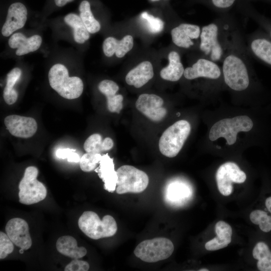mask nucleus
Instances as JSON below:
<instances>
[{
    "label": "nucleus",
    "instance_id": "1",
    "mask_svg": "<svg viewBox=\"0 0 271 271\" xmlns=\"http://www.w3.org/2000/svg\"><path fill=\"white\" fill-rule=\"evenodd\" d=\"M240 30L236 19L229 12L219 14L201 28L198 46L200 54L221 63Z\"/></svg>",
    "mask_w": 271,
    "mask_h": 271
},
{
    "label": "nucleus",
    "instance_id": "2",
    "mask_svg": "<svg viewBox=\"0 0 271 271\" xmlns=\"http://www.w3.org/2000/svg\"><path fill=\"white\" fill-rule=\"evenodd\" d=\"M251 58L240 30L221 63L224 82L232 90L240 92L249 88L252 71Z\"/></svg>",
    "mask_w": 271,
    "mask_h": 271
},
{
    "label": "nucleus",
    "instance_id": "3",
    "mask_svg": "<svg viewBox=\"0 0 271 271\" xmlns=\"http://www.w3.org/2000/svg\"><path fill=\"white\" fill-rule=\"evenodd\" d=\"M48 79L50 86L64 98H77L83 92L82 80L77 76L69 77L67 69L61 64H56L50 68Z\"/></svg>",
    "mask_w": 271,
    "mask_h": 271
},
{
    "label": "nucleus",
    "instance_id": "4",
    "mask_svg": "<svg viewBox=\"0 0 271 271\" xmlns=\"http://www.w3.org/2000/svg\"><path fill=\"white\" fill-rule=\"evenodd\" d=\"M80 230L88 237L97 240L114 235L117 230L116 222L109 215H105L100 220L94 212H84L78 221Z\"/></svg>",
    "mask_w": 271,
    "mask_h": 271
},
{
    "label": "nucleus",
    "instance_id": "5",
    "mask_svg": "<svg viewBox=\"0 0 271 271\" xmlns=\"http://www.w3.org/2000/svg\"><path fill=\"white\" fill-rule=\"evenodd\" d=\"M253 126L252 120L247 115L222 119L212 126L209 138L211 141H214L220 138H224L228 145H232L236 142L239 132L250 131Z\"/></svg>",
    "mask_w": 271,
    "mask_h": 271
},
{
    "label": "nucleus",
    "instance_id": "6",
    "mask_svg": "<svg viewBox=\"0 0 271 271\" xmlns=\"http://www.w3.org/2000/svg\"><path fill=\"white\" fill-rule=\"evenodd\" d=\"M191 131L188 121L180 120L167 128L162 134L159 142L160 152L164 156L173 158L182 148Z\"/></svg>",
    "mask_w": 271,
    "mask_h": 271
},
{
    "label": "nucleus",
    "instance_id": "7",
    "mask_svg": "<svg viewBox=\"0 0 271 271\" xmlns=\"http://www.w3.org/2000/svg\"><path fill=\"white\" fill-rule=\"evenodd\" d=\"M38 170L34 166L27 167L19 185V202L26 205L35 204L43 200L47 196L45 185L37 179Z\"/></svg>",
    "mask_w": 271,
    "mask_h": 271
},
{
    "label": "nucleus",
    "instance_id": "8",
    "mask_svg": "<svg viewBox=\"0 0 271 271\" xmlns=\"http://www.w3.org/2000/svg\"><path fill=\"white\" fill-rule=\"evenodd\" d=\"M116 172L118 179L115 191L118 194L141 193L148 186L149 180L147 174L133 166H122Z\"/></svg>",
    "mask_w": 271,
    "mask_h": 271
},
{
    "label": "nucleus",
    "instance_id": "9",
    "mask_svg": "<svg viewBox=\"0 0 271 271\" xmlns=\"http://www.w3.org/2000/svg\"><path fill=\"white\" fill-rule=\"evenodd\" d=\"M174 249L173 243L170 239L157 237L141 242L134 249V254L144 261L155 262L168 258Z\"/></svg>",
    "mask_w": 271,
    "mask_h": 271
},
{
    "label": "nucleus",
    "instance_id": "10",
    "mask_svg": "<svg viewBox=\"0 0 271 271\" xmlns=\"http://www.w3.org/2000/svg\"><path fill=\"white\" fill-rule=\"evenodd\" d=\"M246 179L245 173L233 162H227L221 165L216 174L218 190L222 195L225 196H229L232 192V183H242Z\"/></svg>",
    "mask_w": 271,
    "mask_h": 271
},
{
    "label": "nucleus",
    "instance_id": "11",
    "mask_svg": "<svg viewBox=\"0 0 271 271\" xmlns=\"http://www.w3.org/2000/svg\"><path fill=\"white\" fill-rule=\"evenodd\" d=\"M201 27L197 25L183 23L171 31L173 43L179 48L189 49L197 44L199 46Z\"/></svg>",
    "mask_w": 271,
    "mask_h": 271
},
{
    "label": "nucleus",
    "instance_id": "12",
    "mask_svg": "<svg viewBox=\"0 0 271 271\" xmlns=\"http://www.w3.org/2000/svg\"><path fill=\"white\" fill-rule=\"evenodd\" d=\"M163 99L156 94H141L136 102L137 109L150 120L158 122L167 114V110L163 107Z\"/></svg>",
    "mask_w": 271,
    "mask_h": 271
},
{
    "label": "nucleus",
    "instance_id": "13",
    "mask_svg": "<svg viewBox=\"0 0 271 271\" xmlns=\"http://www.w3.org/2000/svg\"><path fill=\"white\" fill-rule=\"evenodd\" d=\"M4 123L11 134L22 138L32 137L38 128L34 118L18 115L7 116L4 119Z\"/></svg>",
    "mask_w": 271,
    "mask_h": 271
},
{
    "label": "nucleus",
    "instance_id": "14",
    "mask_svg": "<svg viewBox=\"0 0 271 271\" xmlns=\"http://www.w3.org/2000/svg\"><path fill=\"white\" fill-rule=\"evenodd\" d=\"M6 231L11 241L16 246L24 250L29 249L32 244L28 223L21 218L10 220L6 226Z\"/></svg>",
    "mask_w": 271,
    "mask_h": 271
},
{
    "label": "nucleus",
    "instance_id": "15",
    "mask_svg": "<svg viewBox=\"0 0 271 271\" xmlns=\"http://www.w3.org/2000/svg\"><path fill=\"white\" fill-rule=\"evenodd\" d=\"M27 10L20 2L11 4L8 10L6 20L2 29V34L9 37L15 31L22 28L27 19Z\"/></svg>",
    "mask_w": 271,
    "mask_h": 271
},
{
    "label": "nucleus",
    "instance_id": "16",
    "mask_svg": "<svg viewBox=\"0 0 271 271\" xmlns=\"http://www.w3.org/2000/svg\"><path fill=\"white\" fill-rule=\"evenodd\" d=\"M94 171L103 182L104 189L110 193L113 192L116 190L118 179L116 171L114 169L113 159L107 153L102 155L99 166Z\"/></svg>",
    "mask_w": 271,
    "mask_h": 271
},
{
    "label": "nucleus",
    "instance_id": "17",
    "mask_svg": "<svg viewBox=\"0 0 271 271\" xmlns=\"http://www.w3.org/2000/svg\"><path fill=\"white\" fill-rule=\"evenodd\" d=\"M42 39L38 35L27 38L21 33H15L9 39V45L12 49L17 48L16 54L22 56L37 50L40 47Z\"/></svg>",
    "mask_w": 271,
    "mask_h": 271
},
{
    "label": "nucleus",
    "instance_id": "18",
    "mask_svg": "<svg viewBox=\"0 0 271 271\" xmlns=\"http://www.w3.org/2000/svg\"><path fill=\"white\" fill-rule=\"evenodd\" d=\"M133 46V38L132 36L127 35L121 40L112 37L106 38L102 44L103 51L108 57L114 54L118 58L123 57Z\"/></svg>",
    "mask_w": 271,
    "mask_h": 271
},
{
    "label": "nucleus",
    "instance_id": "19",
    "mask_svg": "<svg viewBox=\"0 0 271 271\" xmlns=\"http://www.w3.org/2000/svg\"><path fill=\"white\" fill-rule=\"evenodd\" d=\"M154 75L152 64L144 61L131 69L126 75V83L136 88H140L153 78Z\"/></svg>",
    "mask_w": 271,
    "mask_h": 271
},
{
    "label": "nucleus",
    "instance_id": "20",
    "mask_svg": "<svg viewBox=\"0 0 271 271\" xmlns=\"http://www.w3.org/2000/svg\"><path fill=\"white\" fill-rule=\"evenodd\" d=\"M98 88L106 97L108 110L111 112L119 113L123 107V97L121 94H116L119 90L118 85L113 81L105 79L99 83Z\"/></svg>",
    "mask_w": 271,
    "mask_h": 271
},
{
    "label": "nucleus",
    "instance_id": "21",
    "mask_svg": "<svg viewBox=\"0 0 271 271\" xmlns=\"http://www.w3.org/2000/svg\"><path fill=\"white\" fill-rule=\"evenodd\" d=\"M168 65L160 71L161 77L165 80L176 82L183 76L184 68L181 62L180 54L176 51H171L168 54Z\"/></svg>",
    "mask_w": 271,
    "mask_h": 271
},
{
    "label": "nucleus",
    "instance_id": "22",
    "mask_svg": "<svg viewBox=\"0 0 271 271\" xmlns=\"http://www.w3.org/2000/svg\"><path fill=\"white\" fill-rule=\"evenodd\" d=\"M243 15L253 20L271 38V19L259 13L247 0H239L236 6Z\"/></svg>",
    "mask_w": 271,
    "mask_h": 271
},
{
    "label": "nucleus",
    "instance_id": "23",
    "mask_svg": "<svg viewBox=\"0 0 271 271\" xmlns=\"http://www.w3.org/2000/svg\"><path fill=\"white\" fill-rule=\"evenodd\" d=\"M217 236L206 242V246L210 250H217L226 247L231 241L232 228L223 221H218L215 226Z\"/></svg>",
    "mask_w": 271,
    "mask_h": 271
},
{
    "label": "nucleus",
    "instance_id": "24",
    "mask_svg": "<svg viewBox=\"0 0 271 271\" xmlns=\"http://www.w3.org/2000/svg\"><path fill=\"white\" fill-rule=\"evenodd\" d=\"M56 248L60 253L74 259L81 258L87 253L86 249L78 247L76 240L69 235L60 237L56 242Z\"/></svg>",
    "mask_w": 271,
    "mask_h": 271
},
{
    "label": "nucleus",
    "instance_id": "25",
    "mask_svg": "<svg viewBox=\"0 0 271 271\" xmlns=\"http://www.w3.org/2000/svg\"><path fill=\"white\" fill-rule=\"evenodd\" d=\"M64 20L65 23L73 29V37L76 43L83 44L89 39L90 33L80 16L75 14L70 13L64 17Z\"/></svg>",
    "mask_w": 271,
    "mask_h": 271
},
{
    "label": "nucleus",
    "instance_id": "26",
    "mask_svg": "<svg viewBox=\"0 0 271 271\" xmlns=\"http://www.w3.org/2000/svg\"><path fill=\"white\" fill-rule=\"evenodd\" d=\"M22 74L21 70L18 67L13 69L7 75L6 85L3 91V97L6 103L9 105L15 103L18 94L14 89V85L19 80Z\"/></svg>",
    "mask_w": 271,
    "mask_h": 271
},
{
    "label": "nucleus",
    "instance_id": "27",
    "mask_svg": "<svg viewBox=\"0 0 271 271\" xmlns=\"http://www.w3.org/2000/svg\"><path fill=\"white\" fill-rule=\"evenodd\" d=\"M253 257L258 260L257 267L260 271H271V251L267 245L258 242L253 249Z\"/></svg>",
    "mask_w": 271,
    "mask_h": 271
},
{
    "label": "nucleus",
    "instance_id": "28",
    "mask_svg": "<svg viewBox=\"0 0 271 271\" xmlns=\"http://www.w3.org/2000/svg\"><path fill=\"white\" fill-rule=\"evenodd\" d=\"M80 17L88 32L91 34L98 32L101 28L99 22L94 17L88 1L81 2L79 7Z\"/></svg>",
    "mask_w": 271,
    "mask_h": 271
},
{
    "label": "nucleus",
    "instance_id": "29",
    "mask_svg": "<svg viewBox=\"0 0 271 271\" xmlns=\"http://www.w3.org/2000/svg\"><path fill=\"white\" fill-rule=\"evenodd\" d=\"M218 14L229 13L239 0H197Z\"/></svg>",
    "mask_w": 271,
    "mask_h": 271
},
{
    "label": "nucleus",
    "instance_id": "30",
    "mask_svg": "<svg viewBox=\"0 0 271 271\" xmlns=\"http://www.w3.org/2000/svg\"><path fill=\"white\" fill-rule=\"evenodd\" d=\"M251 221L256 225L261 231L268 232L271 230V216L261 210H255L251 212L249 215Z\"/></svg>",
    "mask_w": 271,
    "mask_h": 271
},
{
    "label": "nucleus",
    "instance_id": "31",
    "mask_svg": "<svg viewBox=\"0 0 271 271\" xmlns=\"http://www.w3.org/2000/svg\"><path fill=\"white\" fill-rule=\"evenodd\" d=\"M102 155L99 153H86L80 158L79 165L83 172H89L95 170L99 164Z\"/></svg>",
    "mask_w": 271,
    "mask_h": 271
},
{
    "label": "nucleus",
    "instance_id": "32",
    "mask_svg": "<svg viewBox=\"0 0 271 271\" xmlns=\"http://www.w3.org/2000/svg\"><path fill=\"white\" fill-rule=\"evenodd\" d=\"M83 148L86 153L101 154L104 152L101 136L98 133L91 134L86 140Z\"/></svg>",
    "mask_w": 271,
    "mask_h": 271
},
{
    "label": "nucleus",
    "instance_id": "33",
    "mask_svg": "<svg viewBox=\"0 0 271 271\" xmlns=\"http://www.w3.org/2000/svg\"><path fill=\"white\" fill-rule=\"evenodd\" d=\"M141 17L145 21L147 28L150 33H159L164 29V22L160 18L155 17L146 12L142 13Z\"/></svg>",
    "mask_w": 271,
    "mask_h": 271
},
{
    "label": "nucleus",
    "instance_id": "34",
    "mask_svg": "<svg viewBox=\"0 0 271 271\" xmlns=\"http://www.w3.org/2000/svg\"><path fill=\"white\" fill-rule=\"evenodd\" d=\"M187 188L182 184L174 183L171 184L167 190L168 199L174 201L183 198L187 195Z\"/></svg>",
    "mask_w": 271,
    "mask_h": 271
},
{
    "label": "nucleus",
    "instance_id": "35",
    "mask_svg": "<svg viewBox=\"0 0 271 271\" xmlns=\"http://www.w3.org/2000/svg\"><path fill=\"white\" fill-rule=\"evenodd\" d=\"M14 249V243L7 233L0 232V259L6 258Z\"/></svg>",
    "mask_w": 271,
    "mask_h": 271
},
{
    "label": "nucleus",
    "instance_id": "36",
    "mask_svg": "<svg viewBox=\"0 0 271 271\" xmlns=\"http://www.w3.org/2000/svg\"><path fill=\"white\" fill-rule=\"evenodd\" d=\"M75 152L76 150L73 149H59L56 152V155L60 159H67L69 162L78 163L80 158L79 155Z\"/></svg>",
    "mask_w": 271,
    "mask_h": 271
},
{
    "label": "nucleus",
    "instance_id": "37",
    "mask_svg": "<svg viewBox=\"0 0 271 271\" xmlns=\"http://www.w3.org/2000/svg\"><path fill=\"white\" fill-rule=\"evenodd\" d=\"M89 269V263L85 261L74 259L68 263L64 268L65 271H87Z\"/></svg>",
    "mask_w": 271,
    "mask_h": 271
},
{
    "label": "nucleus",
    "instance_id": "38",
    "mask_svg": "<svg viewBox=\"0 0 271 271\" xmlns=\"http://www.w3.org/2000/svg\"><path fill=\"white\" fill-rule=\"evenodd\" d=\"M73 1L74 0H54V2L57 6L62 7Z\"/></svg>",
    "mask_w": 271,
    "mask_h": 271
},
{
    "label": "nucleus",
    "instance_id": "39",
    "mask_svg": "<svg viewBox=\"0 0 271 271\" xmlns=\"http://www.w3.org/2000/svg\"><path fill=\"white\" fill-rule=\"evenodd\" d=\"M265 205L268 211L271 213V196L266 198Z\"/></svg>",
    "mask_w": 271,
    "mask_h": 271
},
{
    "label": "nucleus",
    "instance_id": "40",
    "mask_svg": "<svg viewBox=\"0 0 271 271\" xmlns=\"http://www.w3.org/2000/svg\"><path fill=\"white\" fill-rule=\"evenodd\" d=\"M249 2H252V1H260L262 2H264L269 4L271 5V0H247Z\"/></svg>",
    "mask_w": 271,
    "mask_h": 271
},
{
    "label": "nucleus",
    "instance_id": "41",
    "mask_svg": "<svg viewBox=\"0 0 271 271\" xmlns=\"http://www.w3.org/2000/svg\"><path fill=\"white\" fill-rule=\"evenodd\" d=\"M199 271H208L209 269L207 268H201V269H199Z\"/></svg>",
    "mask_w": 271,
    "mask_h": 271
},
{
    "label": "nucleus",
    "instance_id": "42",
    "mask_svg": "<svg viewBox=\"0 0 271 271\" xmlns=\"http://www.w3.org/2000/svg\"><path fill=\"white\" fill-rule=\"evenodd\" d=\"M24 250H25L24 249L21 248V249L19 250L20 253H21V254L23 253Z\"/></svg>",
    "mask_w": 271,
    "mask_h": 271
},
{
    "label": "nucleus",
    "instance_id": "43",
    "mask_svg": "<svg viewBox=\"0 0 271 271\" xmlns=\"http://www.w3.org/2000/svg\"><path fill=\"white\" fill-rule=\"evenodd\" d=\"M152 1H158V0H151Z\"/></svg>",
    "mask_w": 271,
    "mask_h": 271
}]
</instances>
